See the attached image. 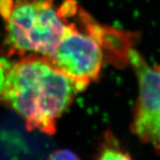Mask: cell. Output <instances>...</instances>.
Segmentation results:
<instances>
[{
    "instance_id": "1",
    "label": "cell",
    "mask_w": 160,
    "mask_h": 160,
    "mask_svg": "<svg viewBox=\"0 0 160 160\" xmlns=\"http://www.w3.org/2000/svg\"><path fill=\"white\" fill-rule=\"evenodd\" d=\"M0 59V102L17 113L28 131L56 132L57 122L79 90L44 56Z\"/></svg>"
},
{
    "instance_id": "2",
    "label": "cell",
    "mask_w": 160,
    "mask_h": 160,
    "mask_svg": "<svg viewBox=\"0 0 160 160\" xmlns=\"http://www.w3.org/2000/svg\"><path fill=\"white\" fill-rule=\"evenodd\" d=\"M67 18L69 25L65 34L45 58L82 92L99 77L108 59L112 28L96 22L79 6Z\"/></svg>"
},
{
    "instance_id": "3",
    "label": "cell",
    "mask_w": 160,
    "mask_h": 160,
    "mask_svg": "<svg viewBox=\"0 0 160 160\" xmlns=\"http://www.w3.org/2000/svg\"><path fill=\"white\" fill-rule=\"evenodd\" d=\"M0 15L6 21L2 49L7 58L49 56L69 25L54 0H16Z\"/></svg>"
},
{
    "instance_id": "4",
    "label": "cell",
    "mask_w": 160,
    "mask_h": 160,
    "mask_svg": "<svg viewBox=\"0 0 160 160\" xmlns=\"http://www.w3.org/2000/svg\"><path fill=\"white\" fill-rule=\"evenodd\" d=\"M128 63L138 83L130 129L142 143L160 154V65L148 63L134 49L129 52Z\"/></svg>"
},
{
    "instance_id": "5",
    "label": "cell",
    "mask_w": 160,
    "mask_h": 160,
    "mask_svg": "<svg viewBox=\"0 0 160 160\" xmlns=\"http://www.w3.org/2000/svg\"><path fill=\"white\" fill-rule=\"evenodd\" d=\"M96 160H132L112 132H106Z\"/></svg>"
},
{
    "instance_id": "6",
    "label": "cell",
    "mask_w": 160,
    "mask_h": 160,
    "mask_svg": "<svg viewBox=\"0 0 160 160\" xmlns=\"http://www.w3.org/2000/svg\"><path fill=\"white\" fill-rule=\"evenodd\" d=\"M47 160H81L72 150L62 149L57 150L49 155Z\"/></svg>"
}]
</instances>
